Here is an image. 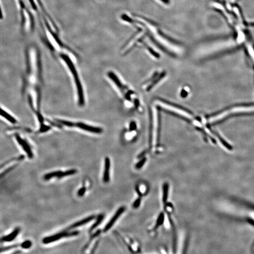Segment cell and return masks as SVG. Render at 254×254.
<instances>
[{"instance_id": "cell-1", "label": "cell", "mask_w": 254, "mask_h": 254, "mask_svg": "<svg viewBox=\"0 0 254 254\" xmlns=\"http://www.w3.org/2000/svg\"><path fill=\"white\" fill-rule=\"evenodd\" d=\"M59 56L65 63L72 74V76L73 77V81L76 88L78 104L80 106H83L85 104L84 91L76 67L70 56L65 52V51L60 52Z\"/></svg>"}, {"instance_id": "cell-2", "label": "cell", "mask_w": 254, "mask_h": 254, "mask_svg": "<svg viewBox=\"0 0 254 254\" xmlns=\"http://www.w3.org/2000/svg\"><path fill=\"white\" fill-rule=\"evenodd\" d=\"M80 232L78 231H73L72 232L63 231L54 235L46 237L42 239L43 243L47 244L52 242L58 241L61 238L70 237L78 235Z\"/></svg>"}, {"instance_id": "cell-3", "label": "cell", "mask_w": 254, "mask_h": 254, "mask_svg": "<svg viewBox=\"0 0 254 254\" xmlns=\"http://www.w3.org/2000/svg\"><path fill=\"white\" fill-rule=\"evenodd\" d=\"M73 128H77L88 132L100 134L103 132V129L100 127H95L81 122H73Z\"/></svg>"}, {"instance_id": "cell-4", "label": "cell", "mask_w": 254, "mask_h": 254, "mask_svg": "<svg viewBox=\"0 0 254 254\" xmlns=\"http://www.w3.org/2000/svg\"><path fill=\"white\" fill-rule=\"evenodd\" d=\"M15 138L16 139L17 142H18V143L24 151L26 154H27L29 158H32L34 157V154L32 151L31 148L27 141L22 138L21 136L19 135V134H16Z\"/></svg>"}, {"instance_id": "cell-5", "label": "cell", "mask_w": 254, "mask_h": 254, "mask_svg": "<svg viewBox=\"0 0 254 254\" xmlns=\"http://www.w3.org/2000/svg\"><path fill=\"white\" fill-rule=\"evenodd\" d=\"M125 208L124 207H120L118 210L116 212L114 216H112V218H111L109 222L107 224L106 226L105 227L103 230L104 232H106L107 231L111 229V227H112V226L116 221L119 218L120 216H121L122 214L123 213V212L125 211Z\"/></svg>"}, {"instance_id": "cell-6", "label": "cell", "mask_w": 254, "mask_h": 254, "mask_svg": "<svg viewBox=\"0 0 254 254\" xmlns=\"http://www.w3.org/2000/svg\"><path fill=\"white\" fill-rule=\"evenodd\" d=\"M157 99L159 101L167 105H168V106L173 107L174 108H177V109L183 111L184 112H185L186 114H190V115H193V114L192 113V112H190L189 110L187 109V108H185L184 107L182 106H180L179 105L177 104L176 103H173V102H172L169 101L168 100H166V99H164L161 98V97H158Z\"/></svg>"}, {"instance_id": "cell-7", "label": "cell", "mask_w": 254, "mask_h": 254, "mask_svg": "<svg viewBox=\"0 0 254 254\" xmlns=\"http://www.w3.org/2000/svg\"><path fill=\"white\" fill-rule=\"evenodd\" d=\"M95 218L96 217H95V215H91V216H88L87 218H85L79 221L78 222H76L73 224H72V225L69 226V227L66 229L65 231L72 230V229L77 228V227H80L81 226L85 225L87 223H89L91 221L93 220L94 219H95Z\"/></svg>"}, {"instance_id": "cell-8", "label": "cell", "mask_w": 254, "mask_h": 254, "mask_svg": "<svg viewBox=\"0 0 254 254\" xmlns=\"http://www.w3.org/2000/svg\"><path fill=\"white\" fill-rule=\"evenodd\" d=\"M111 167V161L109 158L106 157L105 159L104 170L103 173V180L105 183L110 181V170Z\"/></svg>"}, {"instance_id": "cell-9", "label": "cell", "mask_w": 254, "mask_h": 254, "mask_svg": "<svg viewBox=\"0 0 254 254\" xmlns=\"http://www.w3.org/2000/svg\"><path fill=\"white\" fill-rule=\"evenodd\" d=\"M157 110V144L156 146L158 147L160 144L161 140V106H156Z\"/></svg>"}, {"instance_id": "cell-10", "label": "cell", "mask_w": 254, "mask_h": 254, "mask_svg": "<svg viewBox=\"0 0 254 254\" xmlns=\"http://www.w3.org/2000/svg\"><path fill=\"white\" fill-rule=\"evenodd\" d=\"M149 148L151 149L152 148L153 138V114L151 109L149 110Z\"/></svg>"}, {"instance_id": "cell-11", "label": "cell", "mask_w": 254, "mask_h": 254, "mask_svg": "<svg viewBox=\"0 0 254 254\" xmlns=\"http://www.w3.org/2000/svg\"><path fill=\"white\" fill-rule=\"evenodd\" d=\"M107 75L109 78L114 82V83L116 85L118 88L123 92V89H124L126 88V87L123 86V84L120 81L117 76H116V75L114 73V72H111V71L108 72Z\"/></svg>"}, {"instance_id": "cell-12", "label": "cell", "mask_w": 254, "mask_h": 254, "mask_svg": "<svg viewBox=\"0 0 254 254\" xmlns=\"http://www.w3.org/2000/svg\"><path fill=\"white\" fill-rule=\"evenodd\" d=\"M20 232V228L17 227L12 231V233L1 238V242H11L16 238Z\"/></svg>"}, {"instance_id": "cell-13", "label": "cell", "mask_w": 254, "mask_h": 254, "mask_svg": "<svg viewBox=\"0 0 254 254\" xmlns=\"http://www.w3.org/2000/svg\"><path fill=\"white\" fill-rule=\"evenodd\" d=\"M161 111H163L165 113H166V114H169V115H171L172 116L181 119L182 120H185V122H187L188 123H191L192 122V120L190 119L189 118H188L187 117L185 116H183V115H180V114H177V112H172L171 111H169V110L166 109L162 108L161 107Z\"/></svg>"}, {"instance_id": "cell-14", "label": "cell", "mask_w": 254, "mask_h": 254, "mask_svg": "<svg viewBox=\"0 0 254 254\" xmlns=\"http://www.w3.org/2000/svg\"><path fill=\"white\" fill-rule=\"evenodd\" d=\"M166 75V72L165 71H163V72L159 75L155 79H154L151 83L146 88V91H151L158 83H159L160 81L163 79L164 78L165 76Z\"/></svg>"}, {"instance_id": "cell-15", "label": "cell", "mask_w": 254, "mask_h": 254, "mask_svg": "<svg viewBox=\"0 0 254 254\" xmlns=\"http://www.w3.org/2000/svg\"><path fill=\"white\" fill-rule=\"evenodd\" d=\"M1 115L12 124H15L17 122V120L15 118L12 116L9 113L7 112L5 110L3 109V108H1Z\"/></svg>"}, {"instance_id": "cell-16", "label": "cell", "mask_w": 254, "mask_h": 254, "mask_svg": "<svg viewBox=\"0 0 254 254\" xmlns=\"http://www.w3.org/2000/svg\"><path fill=\"white\" fill-rule=\"evenodd\" d=\"M61 172H62V171L58 170V171H55L52 172H50V173H47V174H46L44 176L43 179H44V180H50L52 178H53V177H58L59 175L61 173Z\"/></svg>"}, {"instance_id": "cell-17", "label": "cell", "mask_w": 254, "mask_h": 254, "mask_svg": "<svg viewBox=\"0 0 254 254\" xmlns=\"http://www.w3.org/2000/svg\"><path fill=\"white\" fill-rule=\"evenodd\" d=\"M104 218V216L103 215H100L98 216L97 220L89 229V233H91L96 228H97L101 224V223L102 222Z\"/></svg>"}, {"instance_id": "cell-18", "label": "cell", "mask_w": 254, "mask_h": 254, "mask_svg": "<svg viewBox=\"0 0 254 254\" xmlns=\"http://www.w3.org/2000/svg\"><path fill=\"white\" fill-rule=\"evenodd\" d=\"M77 170L76 169H71L66 170L64 172H61L60 174L58 176V179H61L63 177H66L67 176H71L77 173Z\"/></svg>"}, {"instance_id": "cell-19", "label": "cell", "mask_w": 254, "mask_h": 254, "mask_svg": "<svg viewBox=\"0 0 254 254\" xmlns=\"http://www.w3.org/2000/svg\"><path fill=\"white\" fill-rule=\"evenodd\" d=\"M100 233H101V230H99L98 231H97L95 233L93 234L92 235H91V238H89V241L87 242V243H86V244H85L84 247L83 248V251L84 252V251H85L86 249H88V247H89V245L91 244V242L93 241V239H95L96 237H97Z\"/></svg>"}, {"instance_id": "cell-20", "label": "cell", "mask_w": 254, "mask_h": 254, "mask_svg": "<svg viewBox=\"0 0 254 254\" xmlns=\"http://www.w3.org/2000/svg\"><path fill=\"white\" fill-rule=\"evenodd\" d=\"M169 185L167 183H165L163 186V201L164 204L166 203L168 199Z\"/></svg>"}, {"instance_id": "cell-21", "label": "cell", "mask_w": 254, "mask_h": 254, "mask_svg": "<svg viewBox=\"0 0 254 254\" xmlns=\"http://www.w3.org/2000/svg\"><path fill=\"white\" fill-rule=\"evenodd\" d=\"M164 220V214L163 212H161L159 216L154 229L155 230L157 229L159 226H161V224H162L163 223Z\"/></svg>"}, {"instance_id": "cell-22", "label": "cell", "mask_w": 254, "mask_h": 254, "mask_svg": "<svg viewBox=\"0 0 254 254\" xmlns=\"http://www.w3.org/2000/svg\"><path fill=\"white\" fill-rule=\"evenodd\" d=\"M146 157H143L140 161H139L136 165L135 167L137 169H140L142 168V167L145 165V163L146 161Z\"/></svg>"}, {"instance_id": "cell-23", "label": "cell", "mask_w": 254, "mask_h": 254, "mask_svg": "<svg viewBox=\"0 0 254 254\" xmlns=\"http://www.w3.org/2000/svg\"><path fill=\"white\" fill-rule=\"evenodd\" d=\"M144 44H145V46L147 48V49H148V50L149 52H150L151 54L154 57H155L156 58H159V57H160V56H159V54L158 53H157V52H154V50H153L148 45L146 44V43H144Z\"/></svg>"}, {"instance_id": "cell-24", "label": "cell", "mask_w": 254, "mask_h": 254, "mask_svg": "<svg viewBox=\"0 0 254 254\" xmlns=\"http://www.w3.org/2000/svg\"><path fill=\"white\" fill-rule=\"evenodd\" d=\"M19 245V244H17L12 245H10V246H6V247H1V252H2L10 250V249H14V248H16V247H18Z\"/></svg>"}, {"instance_id": "cell-25", "label": "cell", "mask_w": 254, "mask_h": 254, "mask_svg": "<svg viewBox=\"0 0 254 254\" xmlns=\"http://www.w3.org/2000/svg\"><path fill=\"white\" fill-rule=\"evenodd\" d=\"M24 158V155H21V156H19V157H18V158H14L12 159H10V160H9V161H6L5 162H4L1 165V168H3V166H5L6 164H7L8 163H9L10 162H12V161H16V160H18V161H20V160H22Z\"/></svg>"}, {"instance_id": "cell-26", "label": "cell", "mask_w": 254, "mask_h": 254, "mask_svg": "<svg viewBox=\"0 0 254 254\" xmlns=\"http://www.w3.org/2000/svg\"><path fill=\"white\" fill-rule=\"evenodd\" d=\"M32 242L31 241L27 240V241H24V242H22V243L21 244V247L23 249H28L30 248L31 247Z\"/></svg>"}, {"instance_id": "cell-27", "label": "cell", "mask_w": 254, "mask_h": 254, "mask_svg": "<svg viewBox=\"0 0 254 254\" xmlns=\"http://www.w3.org/2000/svg\"><path fill=\"white\" fill-rule=\"evenodd\" d=\"M50 129V126L42 124L41 125V126H40V128L39 130L38 131L40 133L46 132L48 131Z\"/></svg>"}, {"instance_id": "cell-28", "label": "cell", "mask_w": 254, "mask_h": 254, "mask_svg": "<svg viewBox=\"0 0 254 254\" xmlns=\"http://www.w3.org/2000/svg\"><path fill=\"white\" fill-rule=\"evenodd\" d=\"M159 75V74L158 72H155L153 75H152V76H151V78H150V79H149L148 80L146 81H145V83H149L151 81H153L154 79H155L156 78H157L158 76Z\"/></svg>"}, {"instance_id": "cell-29", "label": "cell", "mask_w": 254, "mask_h": 254, "mask_svg": "<svg viewBox=\"0 0 254 254\" xmlns=\"http://www.w3.org/2000/svg\"><path fill=\"white\" fill-rule=\"evenodd\" d=\"M86 189L85 187H83L78 191V192H77L78 196H80V197H82L83 196L86 192Z\"/></svg>"}, {"instance_id": "cell-30", "label": "cell", "mask_w": 254, "mask_h": 254, "mask_svg": "<svg viewBox=\"0 0 254 254\" xmlns=\"http://www.w3.org/2000/svg\"><path fill=\"white\" fill-rule=\"evenodd\" d=\"M137 128V124L135 122L132 121L130 123V131H134Z\"/></svg>"}, {"instance_id": "cell-31", "label": "cell", "mask_w": 254, "mask_h": 254, "mask_svg": "<svg viewBox=\"0 0 254 254\" xmlns=\"http://www.w3.org/2000/svg\"><path fill=\"white\" fill-rule=\"evenodd\" d=\"M140 203L141 199L140 198H138V199H137L135 200V201L134 202L133 206L134 208H138V207H139V206L140 205Z\"/></svg>"}, {"instance_id": "cell-32", "label": "cell", "mask_w": 254, "mask_h": 254, "mask_svg": "<svg viewBox=\"0 0 254 254\" xmlns=\"http://www.w3.org/2000/svg\"><path fill=\"white\" fill-rule=\"evenodd\" d=\"M16 167V165H14V166L11 167H10V168H9V169H6V170H5V171H4L3 172L2 174H1V177H3V176H4V175H5L6 174H7V173H8V172H10L11 170H12V169H13L14 168H15V167Z\"/></svg>"}, {"instance_id": "cell-33", "label": "cell", "mask_w": 254, "mask_h": 254, "mask_svg": "<svg viewBox=\"0 0 254 254\" xmlns=\"http://www.w3.org/2000/svg\"><path fill=\"white\" fill-rule=\"evenodd\" d=\"M188 95V92L185 91V89H183L181 91V93H180V96L182 98H185L187 97V96Z\"/></svg>"}, {"instance_id": "cell-34", "label": "cell", "mask_w": 254, "mask_h": 254, "mask_svg": "<svg viewBox=\"0 0 254 254\" xmlns=\"http://www.w3.org/2000/svg\"><path fill=\"white\" fill-rule=\"evenodd\" d=\"M133 93H134V92H133L132 91H128V92L125 95V97H126V99H127V100H128V101L130 100V99H131L130 95H132Z\"/></svg>"}, {"instance_id": "cell-35", "label": "cell", "mask_w": 254, "mask_h": 254, "mask_svg": "<svg viewBox=\"0 0 254 254\" xmlns=\"http://www.w3.org/2000/svg\"><path fill=\"white\" fill-rule=\"evenodd\" d=\"M99 243V241H96V243H95V244L94 245V247L92 248V249H91V253H94V252H95V250H96V249H97V246H98V244Z\"/></svg>"}, {"instance_id": "cell-36", "label": "cell", "mask_w": 254, "mask_h": 254, "mask_svg": "<svg viewBox=\"0 0 254 254\" xmlns=\"http://www.w3.org/2000/svg\"><path fill=\"white\" fill-rule=\"evenodd\" d=\"M146 151H143V152H142V153H141L140 154H139V155H138V158H142V157H144V156H145V154H146Z\"/></svg>"}, {"instance_id": "cell-37", "label": "cell", "mask_w": 254, "mask_h": 254, "mask_svg": "<svg viewBox=\"0 0 254 254\" xmlns=\"http://www.w3.org/2000/svg\"><path fill=\"white\" fill-rule=\"evenodd\" d=\"M134 104H135L136 108H138L139 106V100H138V99H136L135 101H134Z\"/></svg>"}, {"instance_id": "cell-38", "label": "cell", "mask_w": 254, "mask_h": 254, "mask_svg": "<svg viewBox=\"0 0 254 254\" xmlns=\"http://www.w3.org/2000/svg\"><path fill=\"white\" fill-rule=\"evenodd\" d=\"M236 1V0H228L229 3L230 4H233L234 2H235Z\"/></svg>"}]
</instances>
